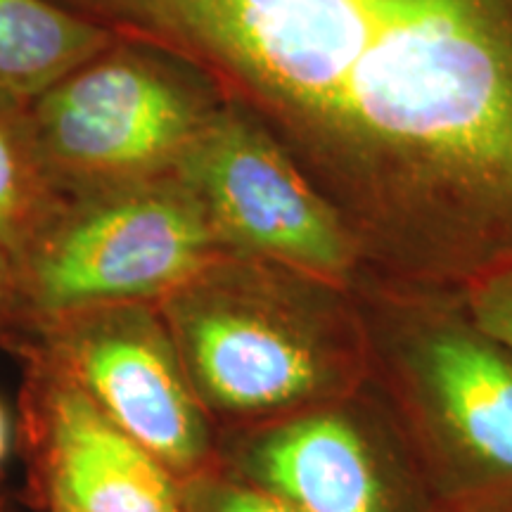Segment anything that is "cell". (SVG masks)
<instances>
[{
	"mask_svg": "<svg viewBox=\"0 0 512 512\" xmlns=\"http://www.w3.org/2000/svg\"><path fill=\"white\" fill-rule=\"evenodd\" d=\"M197 74L335 204L377 283L512 261V0H55Z\"/></svg>",
	"mask_w": 512,
	"mask_h": 512,
	"instance_id": "1",
	"label": "cell"
},
{
	"mask_svg": "<svg viewBox=\"0 0 512 512\" xmlns=\"http://www.w3.org/2000/svg\"><path fill=\"white\" fill-rule=\"evenodd\" d=\"M157 304L216 432L309 411L370 382L354 290L223 252Z\"/></svg>",
	"mask_w": 512,
	"mask_h": 512,
	"instance_id": "2",
	"label": "cell"
},
{
	"mask_svg": "<svg viewBox=\"0 0 512 512\" xmlns=\"http://www.w3.org/2000/svg\"><path fill=\"white\" fill-rule=\"evenodd\" d=\"M370 384L387 403L437 505L512 503V351L460 292L356 287Z\"/></svg>",
	"mask_w": 512,
	"mask_h": 512,
	"instance_id": "3",
	"label": "cell"
},
{
	"mask_svg": "<svg viewBox=\"0 0 512 512\" xmlns=\"http://www.w3.org/2000/svg\"><path fill=\"white\" fill-rule=\"evenodd\" d=\"M226 252L176 174L67 192L10 266L0 332L110 302H159Z\"/></svg>",
	"mask_w": 512,
	"mask_h": 512,
	"instance_id": "4",
	"label": "cell"
},
{
	"mask_svg": "<svg viewBox=\"0 0 512 512\" xmlns=\"http://www.w3.org/2000/svg\"><path fill=\"white\" fill-rule=\"evenodd\" d=\"M181 62L117 41L29 105L64 192L174 174L219 100Z\"/></svg>",
	"mask_w": 512,
	"mask_h": 512,
	"instance_id": "5",
	"label": "cell"
},
{
	"mask_svg": "<svg viewBox=\"0 0 512 512\" xmlns=\"http://www.w3.org/2000/svg\"><path fill=\"white\" fill-rule=\"evenodd\" d=\"M3 335L22 356L43 358L67 375L181 482L219 463V432L192 389L157 302L79 306Z\"/></svg>",
	"mask_w": 512,
	"mask_h": 512,
	"instance_id": "6",
	"label": "cell"
},
{
	"mask_svg": "<svg viewBox=\"0 0 512 512\" xmlns=\"http://www.w3.org/2000/svg\"><path fill=\"white\" fill-rule=\"evenodd\" d=\"M174 174L192 190L226 252L356 290L358 242L290 150L240 107L219 100Z\"/></svg>",
	"mask_w": 512,
	"mask_h": 512,
	"instance_id": "7",
	"label": "cell"
},
{
	"mask_svg": "<svg viewBox=\"0 0 512 512\" xmlns=\"http://www.w3.org/2000/svg\"><path fill=\"white\" fill-rule=\"evenodd\" d=\"M219 463L297 512H437L411 446L373 384L219 432Z\"/></svg>",
	"mask_w": 512,
	"mask_h": 512,
	"instance_id": "8",
	"label": "cell"
},
{
	"mask_svg": "<svg viewBox=\"0 0 512 512\" xmlns=\"http://www.w3.org/2000/svg\"><path fill=\"white\" fill-rule=\"evenodd\" d=\"M24 427L46 505L74 512H185L183 482L76 384L24 354Z\"/></svg>",
	"mask_w": 512,
	"mask_h": 512,
	"instance_id": "9",
	"label": "cell"
},
{
	"mask_svg": "<svg viewBox=\"0 0 512 512\" xmlns=\"http://www.w3.org/2000/svg\"><path fill=\"white\" fill-rule=\"evenodd\" d=\"M114 41L55 0H0V93L31 105Z\"/></svg>",
	"mask_w": 512,
	"mask_h": 512,
	"instance_id": "10",
	"label": "cell"
},
{
	"mask_svg": "<svg viewBox=\"0 0 512 512\" xmlns=\"http://www.w3.org/2000/svg\"><path fill=\"white\" fill-rule=\"evenodd\" d=\"M64 195L36 138L29 105L0 93V252L10 266Z\"/></svg>",
	"mask_w": 512,
	"mask_h": 512,
	"instance_id": "11",
	"label": "cell"
},
{
	"mask_svg": "<svg viewBox=\"0 0 512 512\" xmlns=\"http://www.w3.org/2000/svg\"><path fill=\"white\" fill-rule=\"evenodd\" d=\"M185 512H297L259 486L235 477L221 463L183 482Z\"/></svg>",
	"mask_w": 512,
	"mask_h": 512,
	"instance_id": "12",
	"label": "cell"
},
{
	"mask_svg": "<svg viewBox=\"0 0 512 512\" xmlns=\"http://www.w3.org/2000/svg\"><path fill=\"white\" fill-rule=\"evenodd\" d=\"M465 309L512 351V261L482 271L460 290Z\"/></svg>",
	"mask_w": 512,
	"mask_h": 512,
	"instance_id": "13",
	"label": "cell"
},
{
	"mask_svg": "<svg viewBox=\"0 0 512 512\" xmlns=\"http://www.w3.org/2000/svg\"><path fill=\"white\" fill-rule=\"evenodd\" d=\"M437 512H512V503H470V505H437Z\"/></svg>",
	"mask_w": 512,
	"mask_h": 512,
	"instance_id": "14",
	"label": "cell"
},
{
	"mask_svg": "<svg viewBox=\"0 0 512 512\" xmlns=\"http://www.w3.org/2000/svg\"><path fill=\"white\" fill-rule=\"evenodd\" d=\"M10 283H12L10 261L5 259L3 252H0V318H3L5 309H8V302H10Z\"/></svg>",
	"mask_w": 512,
	"mask_h": 512,
	"instance_id": "15",
	"label": "cell"
},
{
	"mask_svg": "<svg viewBox=\"0 0 512 512\" xmlns=\"http://www.w3.org/2000/svg\"><path fill=\"white\" fill-rule=\"evenodd\" d=\"M8 444H10V432H8V415H5L3 403H0V465H3L5 456H8Z\"/></svg>",
	"mask_w": 512,
	"mask_h": 512,
	"instance_id": "16",
	"label": "cell"
},
{
	"mask_svg": "<svg viewBox=\"0 0 512 512\" xmlns=\"http://www.w3.org/2000/svg\"><path fill=\"white\" fill-rule=\"evenodd\" d=\"M46 508H48V512H74L69 508H62V505H46Z\"/></svg>",
	"mask_w": 512,
	"mask_h": 512,
	"instance_id": "17",
	"label": "cell"
}]
</instances>
